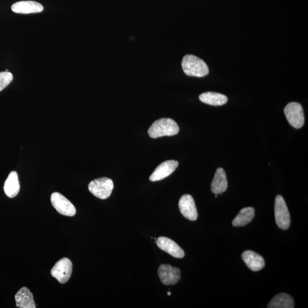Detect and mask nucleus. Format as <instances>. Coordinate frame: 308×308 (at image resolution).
I'll use <instances>...</instances> for the list:
<instances>
[{
    "mask_svg": "<svg viewBox=\"0 0 308 308\" xmlns=\"http://www.w3.org/2000/svg\"><path fill=\"white\" fill-rule=\"evenodd\" d=\"M182 66L184 73L188 76L203 77L209 73V69L205 62L192 54L184 57Z\"/></svg>",
    "mask_w": 308,
    "mask_h": 308,
    "instance_id": "f257e3e1",
    "label": "nucleus"
},
{
    "mask_svg": "<svg viewBox=\"0 0 308 308\" xmlns=\"http://www.w3.org/2000/svg\"><path fill=\"white\" fill-rule=\"evenodd\" d=\"M179 127L171 118H161L155 121L148 130L151 138H158L164 136H173L178 134Z\"/></svg>",
    "mask_w": 308,
    "mask_h": 308,
    "instance_id": "f03ea898",
    "label": "nucleus"
},
{
    "mask_svg": "<svg viewBox=\"0 0 308 308\" xmlns=\"http://www.w3.org/2000/svg\"><path fill=\"white\" fill-rule=\"evenodd\" d=\"M88 188L95 197L101 200H106L111 195L114 188V183L110 178H98L90 183Z\"/></svg>",
    "mask_w": 308,
    "mask_h": 308,
    "instance_id": "7ed1b4c3",
    "label": "nucleus"
},
{
    "mask_svg": "<svg viewBox=\"0 0 308 308\" xmlns=\"http://www.w3.org/2000/svg\"><path fill=\"white\" fill-rule=\"evenodd\" d=\"M274 214L277 226L279 229L286 230L291 225L290 212L284 199L281 195H277L274 203Z\"/></svg>",
    "mask_w": 308,
    "mask_h": 308,
    "instance_id": "20e7f679",
    "label": "nucleus"
},
{
    "mask_svg": "<svg viewBox=\"0 0 308 308\" xmlns=\"http://www.w3.org/2000/svg\"><path fill=\"white\" fill-rule=\"evenodd\" d=\"M284 113L290 125L295 129H300L304 124V110L299 103L291 102L284 108Z\"/></svg>",
    "mask_w": 308,
    "mask_h": 308,
    "instance_id": "39448f33",
    "label": "nucleus"
},
{
    "mask_svg": "<svg viewBox=\"0 0 308 308\" xmlns=\"http://www.w3.org/2000/svg\"><path fill=\"white\" fill-rule=\"evenodd\" d=\"M52 206L60 214L73 216L76 214V209L72 203L67 198L59 192L51 194L50 198Z\"/></svg>",
    "mask_w": 308,
    "mask_h": 308,
    "instance_id": "423d86ee",
    "label": "nucleus"
},
{
    "mask_svg": "<svg viewBox=\"0 0 308 308\" xmlns=\"http://www.w3.org/2000/svg\"><path fill=\"white\" fill-rule=\"evenodd\" d=\"M73 265L68 258H63L57 263L51 270V276L61 284L67 282L72 273Z\"/></svg>",
    "mask_w": 308,
    "mask_h": 308,
    "instance_id": "0eeeda50",
    "label": "nucleus"
},
{
    "mask_svg": "<svg viewBox=\"0 0 308 308\" xmlns=\"http://www.w3.org/2000/svg\"><path fill=\"white\" fill-rule=\"evenodd\" d=\"M181 272L176 267H173L169 264L161 265L158 269V276L164 285H175L181 279Z\"/></svg>",
    "mask_w": 308,
    "mask_h": 308,
    "instance_id": "6e6552de",
    "label": "nucleus"
},
{
    "mask_svg": "<svg viewBox=\"0 0 308 308\" xmlns=\"http://www.w3.org/2000/svg\"><path fill=\"white\" fill-rule=\"evenodd\" d=\"M179 208L181 214L186 219L191 221L197 219L198 212L195 201L190 195L186 194L180 199Z\"/></svg>",
    "mask_w": 308,
    "mask_h": 308,
    "instance_id": "1a4fd4ad",
    "label": "nucleus"
},
{
    "mask_svg": "<svg viewBox=\"0 0 308 308\" xmlns=\"http://www.w3.org/2000/svg\"><path fill=\"white\" fill-rule=\"evenodd\" d=\"M179 165L178 161L170 160L165 161L156 168L151 175L150 180L151 182L161 181L170 176L177 169Z\"/></svg>",
    "mask_w": 308,
    "mask_h": 308,
    "instance_id": "9d476101",
    "label": "nucleus"
},
{
    "mask_svg": "<svg viewBox=\"0 0 308 308\" xmlns=\"http://www.w3.org/2000/svg\"><path fill=\"white\" fill-rule=\"evenodd\" d=\"M156 243L160 249L175 258L182 259L184 257V250L172 239L165 237H160Z\"/></svg>",
    "mask_w": 308,
    "mask_h": 308,
    "instance_id": "9b49d317",
    "label": "nucleus"
},
{
    "mask_svg": "<svg viewBox=\"0 0 308 308\" xmlns=\"http://www.w3.org/2000/svg\"><path fill=\"white\" fill-rule=\"evenodd\" d=\"M11 9L13 12L19 14L37 13L44 11V7L41 4L33 1L16 3L12 5Z\"/></svg>",
    "mask_w": 308,
    "mask_h": 308,
    "instance_id": "f8f14e48",
    "label": "nucleus"
},
{
    "mask_svg": "<svg viewBox=\"0 0 308 308\" xmlns=\"http://www.w3.org/2000/svg\"><path fill=\"white\" fill-rule=\"evenodd\" d=\"M247 267L252 271L257 272L265 266V260L261 255L252 250H246L241 256Z\"/></svg>",
    "mask_w": 308,
    "mask_h": 308,
    "instance_id": "ddd939ff",
    "label": "nucleus"
},
{
    "mask_svg": "<svg viewBox=\"0 0 308 308\" xmlns=\"http://www.w3.org/2000/svg\"><path fill=\"white\" fill-rule=\"evenodd\" d=\"M227 187H228V182H227L225 171L221 167L218 168L211 185V191L217 195L225 192Z\"/></svg>",
    "mask_w": 308,
    "mask_h": 308,
    "instance_id": "4468645a",
    "label": "nucleus"
},
{
    "mask_svg": "<svg viewBox=\"0 0 308 308\" xmlns=\"http://www.w3.org/2000/svg\"><path fill=\"white\" fill-rule=\"evenodd\" d=\"M16 306L20 308H36L34 297L29 289L23 287L15 296Z\"/></svg>",
    "mask_w": 308,
    "mask_h": 308,
    "instance_id": "2eb2a0df",
    "label": "nucleus"
},
{
    "mask_svg": "<svg viewBox=\"0 0 308 308\" xmlns=\"http://www.w3.org/2000/svg\"><path fill=\"white\" fill-rule=\"evenodd\" d=\"M20 189V185L17 172H11L4 183L5 193L9 198H15L18 195Z\"/></svg>",
    "mask_w": 308,
    "mask_h": 308,
    "instance_id": "dca6fc26",
    "label": "nucleus"
},
{
    "mask_svg": "<svg viewBox=\"0 0 308 308\" xmlns=\"http://www.w3.org/2000/svg\"><path fill=\"white\" fill-rule=\"evenodd\" d=\"M201 101L212 106H222L228 102V98L224 94L215 92H206L200 96Z\"/></svg>",
    "mask_w": 308,
    "mask_h": 308,
    "instance_id": "f3484780",
    "label": "nucleus"
},
{
    "mask_svg": "<svg viewBox=\"0 0 308 308\" xmlns=\"http://www.w3.org/2000/svg\"><path fill=\"white\" fill-rule=\"evenodd\" d=\"M268 308H293L295 302L292 297L287 293H279L274 296L268 305Z\"/></svg>",
    "mask_w": 308,
    "mask_h": 308,
    "instance_id": "a211bd4d",
    "label": "nucleus"
},
{
    "mask_svg": "<svg viewBox=\"0 0 308 308\" xmlns=\"http://www.w3.org/2000/svg\"><path fill=\"white\" fill-rule=\"evenodd\" d=\"M255 214V212L254 208L246 207L243 208L232 221V225L235 227H243L247 225L253 220Z\"/></svg>",
    "mask_w": 308,
    "mask_h": 308,
    "instance_id": "6ab92c4d",
    "label": "nucleus"
},
{
    "mask_svg": "<svg viewBox=\"0 0 308 308\" xmlns=\"http://www.w3.org/2000/svg\"><path fill=\"white\" fill-rule=\"evenodd\" d=\"M13 79V75L10 72L0 73V92L7 87Z\"/></svg>",
    "mask_w": 308,
    "mask_h": 308,
    "instance_id": "aec40b11",
    "label": "nucleus"
},
{
    "mask_svg": "<svg viewBox=\"0 0 308 308\" xmlns=\"http://www.w3.org/2000/svg\"><path fill=\"white\" fill-rule=\"evenodd\" d=\"M167 295H169V296H170V295H171V293H170V292H169L167 293Z\"/></svg>",
    "mask_w": 308,
    "mask_h": 308,
    "instance_id": "412c9836",
    "label": "nucleus"
}]
</instances>
